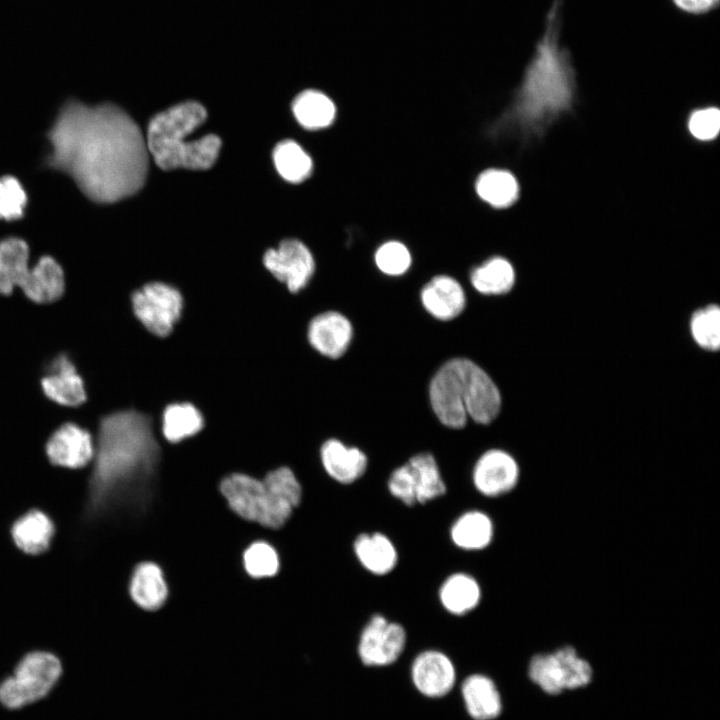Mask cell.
Here are the masks:
<instances>
[{
	"instance_id": "6da1fadb",
	"label": "cell",
	"mask_w": 720,
	"mask_h": 720,
	"mask_svg": "<svg viewBox=\"0 0 720 720\" xmlns=\"http://www.w3.org/2000/svg\"><path fill=\"white\" fill-rule=\"evenodd\" d=\"M47 166L71 176L98 203L137 193L147 177L149 152L140 127L120 107L70 100L47 134Z\"/></svg>"
},
{
	"instance_id": "7a4b0ae2",
	"label": "cell",
	"mask_w": 720,
	"mask_h": 720,
	"mask_svg": "<svg viewBox=\"0 0 720 720\" xmlns=\"http://www.w3.org/2000/svg\"><path fill=\"white\" fill-rule=\"evenodd\" d=\"M558 7L557 2L550 7L514 105L502 118L526 133L542 132L571 106L574 97L575 73L568 51L560 46Z\"/></svg>"
},
{
	"instance_id": "3957f363",
	"label": "cell",
	"mask_w": 720,
	"mask_h": 720,
	"mask_svg": "<svg viewBox=\"0 0 720 720\" xmlns=\"http://www.w3.org/2000/svg\"><path fill=\"white\" fill-rule=\"evenodd\" d=\"M160 447L150 415L124 409L103 416L98 425L91 475L94 494L130 487L147 480L155 470Z\"/></svg>"
},
{
	"instance_id": "277c9868",
	"label": "cell",
	"mask_w": 720,
	"mask_h": 720,
	"mask_svg": "<svg viewBox=\"0 0 720 720\" xmlns=\"http://www.w3.org/2000/svg\"><path fill=\"white\" fill-rule=\"evenodd\" d=\"M429 400L438 420L451 429H461L468 417L489 424L501 409V396L491 377L466 358L445 362L429 385Z\"/></svg>"
},
{
	"instance_id": "5b68a950",
	"label": "cell",
	"mask_w": 720,
	"mask_h": 720,
	"mask_svg": "<svg viewBox=\"0 0 720 720\" xmlns=\"http://www.w3.org/2000/svg\"><path fill=\"white\" fill-rule=\"evenodd\" d=\"M206 109L188 101L156 114L147 128L146 144L156 165L163 170L209 169L217 160L221 139L214 134L194 141L186 137L206 120Z\"/></svg>"
},
{
	"instance_id": "8992f818",
	"label": "cell",
	"mask_w": 720,
	"mask_h": 720,
	"mask_svg": "<svg viewBox=\"0 0 720 720\" xmlns=\"http://www.w3.org/2000/svg\"><path fill=\"white\" fill-rule=\"evenodd\" d=\"M220 490L230 508L243 519L269 528L283 526L293 507L273 495L262 480L243 473L226 476Z\"/></svg>"
},
{
	"instance_id": "52a82bcc",
	"label": "cell",
	"mask_w": 720,
	"mask_h": 720,
	"mask_svg": "<svg viewBox=\"0 0 720 720\" xmlns=\"http://www.w3.org/2000/svg\"><path fill=\"white\" fill-rule=\"evenodd\" d=\"M62 672L59 658L48 651L26 654L14 674L0 684V701L11 709L20 708L44 697Z\"/></svg>"
},
{
	"instance_id": "ba28073f",
	"label": "cell",
	"mask_w": 720,
	"mask_h": 720,
	"mask_svg": "<svg viewBox=\"0 0 720 720\" xmlns=\"http://www.w3.org/2000/svg\"><path fill=\"white\" fill-rule=\"evenodd\" d=\"M387 490L397 501L413 507L444 496L447 485L435 457L429 452H421L392 470L387 479Z\"/></svg>"
},
{
	"instance_id": "9c48e42d",
	"label": "cell",
	"mask_w": 720,
	"mask_h": 720,
	"mask_svg": "<svg viewBox=\"0 0 720 720\" xmlns=\"http://www.w3.org/2000/svg\"><path fill=\"white\" fill-rule=\"evenodd\" d=\"M183 294L174 286L153 281L131 294L134 316L153 336L166 338L172 334L184 312Z\"/></svg>"
},
{
	"instance_id": "30bf717a",
	"label": "cell",
	"mask_w": 720,
	"mask_h": 720,
	"mask_svg": "<svg viewBox=\"0 0 720 720\" xmlns=\"http://www.w3.org/2000/svg\"><path fill=\"white\" fill-rule=\"evenodd\" d=\"M528 675L544 692L555 695L587 685L592 678V668L574 647L567 645L554 652L534 655Z\"/></svg>"
},
{
	"instance_id": "8fae6325",
	"label": "cell",
	"mask_w": 720,
	"mask_h": 720,
	"mask_svg": "<svg viewBox=\"0 0 720 720\" xmlns=\"http://www.w3.org/2000/svg\"><path fill=\"white\" fill-rule=\"evenodd\" d=\"M407 643L405 627L374 613L363 626L357 645L361 662L368 667H383L396 662Z\"/></svg>"
},
{
	"instance_id": "7c38bea8",
	"label": "cell",
	"mask_w": 720,
	"mask_h": 720,
	"mask_svg": "<svg viewBox=\"0 0 720 720\" xmlns=\"http://www.w3.org/2000/svg\"><path fill=\"white\" fill-rule=\"evenodd\" d=\"M263 264L292 294L303 290L315 271L311 251L298 239H285L277 248L268 249Z\"/></svg>"
},
{
	"instance_id": "4fadbf2b",
	"label": "cell",
	"mask_w": 720,
	"mask_h": 720,
	"mask_svg": "<svg viewBox=\"0 0 720 720\" xmlns=\"http://www.w3.org/2000/svg\"><path fill=\"white\" fill-rule=\"evenodd\" d=\"M520 468L515 458L502 449H489L476 460L471 474L474 489L486 498L510 493L518 484Z\"/></svg>"
},
{
	"instance_id": "5bb4252c",
	"label": "cell",
	"mask_w": 720,
	"mask_h": 720,
	"mask_svg": "<svg viewBox=\"0 0 720 720\" xmlns=\"http://www.w3.org/2000/svg\"><path fill=\"white\" fill-rule=\"evenodd\" d=\"M50 464L70 470L89 465L95 455V442L91 433L80 425L67 422L58 427L45 444Z\"/></svg>"
},
{
	"instance_id": "9a60e30c",
	"label": "cell",
	"mask_w": 720,
	"mask_h": 720,
	"mask_svg": "<svg viewBox=\"0 0 720 720\" xmlns=\"http://www.w3.org/2000/svg\"><path fill=\"white\" fill-rule=\"evenodd\" d=\"M411 679L422 695L439 698L454 687L456 669L447 654L437 649H427L415 656L411 665Z\"/></svg>"
},
{
	"instance_id": "2e32d148",
	"label": "cell",
	"mask_w": 720,
	"mask_h": 720,
	"mask_svg": "<svg viewBox=\"0 0 720 720\" xmlns=\"http://www.w3.org/2000/svg\"><path fill=\"white\" fill-rule=\"evenodd\" d=\"M41 388L48 399L62 406L77 407L87 400L84 380L66 353L49 362Z\"/></svg>"
},
{
	"instance_id": "e0dca14e",
	"label": "cell",
	"mask_w": 720,
	"mask_h": 720,
	"mask_svg": "<svg viewBox=\"0 0 720 720\" xmlns=\"http://www.w3.org/2000/svg\"><path fill=\"white\" fill-rule=\"evenodd\" d=\"M10 538L16 549L29 557L49 551L56 534L51 516L39 508H31L18 516L10 526Z\"/></svg>"
},
{
	"instance_id": "ac0fdd59",
	"label": "cell",
	"mask_w": 720,
	"mask_h": 720,
	"mask_svg": "<svg viewBox=\"0 0 720 720\" xmlns=\"http://www.w3.org/2000/svg\"><path fill=\"white\" fill-rule=\"evenodd\" d=\"M353 327L347 317L337 311H325L313 317L307 328V339L319 354L340 358L348 349Z\"/></svg>"
},
{
	"instance_id": "d6986e66",
	"label": "cell",
	"mask_w": 720,
	"mask_h": 720,
	"mask_svg": "<svg viewBox=\"0 0 720 720\" xmlns=\"http://www.w3.org/2000/svg\"><path fill=\"white\" fill-rule=\"evenodd\" d=\"M320 460L327 475L342 485L355 483L368 468V457L360 448L347 446L336 438L322 444Z\"/></svg>"
},
{
	"instance_id": "ffe728a7",
	"label": "cell",
	"mask_w": 720,
	"mask_h": 720,
	"mask_svg": "<svg viewBox=\"0 0 720 720\" xmlns=\"http://www.w3.org/2000/svg\"><path fill=\"white\" fill-rule=\"evenodd\" d=\"M354 556L361 567L374 576H386L397 566L398 549L383 532H362L353 540Z\"/></svg>"
},
{
	"instance_id": "44dd1931",
	"label": "cell",
	"mask_w": 720,
	"mask_h": 720,
	"mask_svg": "<svg viewBox=\"0 0 720 720\" xmlns=\"http://www.w3.org/2000/svg\"><path fill=\"white\" fill-rule=\"evenodd\" d=\"M420 299L425 310L438 320H452L466 305L461 284L448 275H437L424 285Z\"/></svg>"
},
{
	"instance_id": "7402d4cb",
	"label": "cell",
	"mask_w": 720,
	"mask_h": 720,
	"mask_svg": "<svg viewBox=\"0 0 720 720\" xmlns=\"http://www.w3.org/2000/svg\"><path fill=\"white\" fill-rule=\"evenodd\" d=\"M482 587L475 576L465 571L447 575L438 588L441 607L452 616H466L481 603Z\"/></svg>"
},
{
	"instance_id": "603a6c76",
	"label": "cell",
	"mask_w": 720,
	"mask_h": 720,
	"mask_svg": "<svg viewBox=\"0 0 720 720\" xmlns=\"http://www.w3.org/2000/svg\"><path fill=\"white\" fill-rule=\"evenodd\" d=\"M495 535V526L488 513L469 509L458 515L449 528L451 543L466 552H479L488 548Z\"/></svg>"
},
{
	"instance_id": "cb8c5ba5",
	"label": "cell",
	"mask_w": 720,
	"mask_h": 720,
	"mask_svg": "<svg viewBox=\"0 0 720 720\" xmlns=\"http://www.w3.org/2000/svg\"><path fill=\"white\" fill-rule=\"evenodd\" d=\"M34 303L48 304L60 299L65 291V276L60 264L51 256H42L30 269L20 287Z\"/></svg>"
},
{
	"instance_id": "d4e9b609",
	"label": "cell",
	"mask_w": 720,
	"mask_h": 720,
	"mask_svg": "<svg viewBox=\"0 0 720 720\" xmlns=\"http://www.w3.org/2000/svg\"><path fill=\"white\" fill-rule=\"evenodd\" d=\"M465 708L474 720H492L502 711L500 693L491 678L471 674L461 685Z\"/></svg>"
},
{
	"instance_id": "484cf974",
	"label": "cell",
	"mask_w": 720,
	"mask_h": 720,
	"mask_svg": "<svg viewBox=\"0 0 720 720\" xmlns=\"http://www.w3.org/2000/svg\"><path fill=\"white\" fill-rule=\"evenodd\" d=\"M129 593L132 600L145 610H156L166 601L168 589L159 566L152 562L139 564L131 577Z\"/></svg>"
},
{
	"instance_id": "4316f807",
	"label": "cell",
	"mask_w": 720,
	"mask_h": 720,
	"mask_svg": "<svg viewBox=\"0 0 720 720\" xmlns=\"http://www.w3.org/2000/svg\"><path fill=\"white\" fill-rule=\"evenodd\" d=\"M205 426L201 410L192 402H173L162 411L161 431L170 443H179L200 433Z\"/></svg>"
},
{
	"instance_id": "83f0119b",
	"label": "cell",
	"mask_w": 720,
	"mask_h": 720,
	"mask_svg": "<svg viewBox=\"0 0 720 720\" xmlns=\"http://www.w3.org/2000/svg\"><path fill=\"white\" fill-rule=\"evenodd\" d=\"M29 247L20 238L10 237L0 241V294L10 295L27 279Z\"/></svg>"
},
{
	"instance_id": "f1b7e54d",
	"label": "cell",
	"mask_w": 720,
	"mask_h": 720,
	"mask_svg": "<svg viewBox=\"0 0 720 720\" xmlns=\"http://www.w3.org/2000/svg\"><path fill=\"white\" fill-rule=\"evenodd\" d=\"M292 111L299 124L310 130L329 127L337 113L334 102L326 94L313 89L295 97Z\"/></svg>"
},
{
	"instance_id": "f546056e",
	"label": "cell",
	"mask_w": 720,
	"mask_h": 720,
	"mask_svg": "<svg viewBox=\"0 0 720 720\" xmlns=\"http://www.w3.org/2000/svg\"><path fill=\"white\" fill-rule=\"evenodd\" d=\"M476 194L494 208L511 206L519 196L515 177L502 169H487L475 181Z\"/></svg>"
},
{
	"instance_id": "4dcf8cb0",
	"label": "cell",
	"mask_w": 720,
	"mask_h": 720,
	"mask_svg": "<svg viewBox=\"0 0 720 720\" xmlns=\"http://www.w3.org/2000/svg\"><path fill=\"white\" fill-rule=\"evenodd\" d=\"M470 281L479 293L500 295L512 289L515 273L512 265L506 259L493 257L473 269Z\"/></svg>"
},
{
	"instance_id": "1f68e13d",
	"label": "cell",
	"mask_w": 720,
	"mask_h": 720,
	"mask_svg": "<svg viewBox=\"0 0 720 720\" xmlns=\"http://www.w3.org/2000/svg\"><path fill=\"white\" fill-rule=\"evenodd\" d=\"M278 173L291 183H301L313 171V161L304 149L293 140L279 142L273 150Z\"/></svg>"
},
{
	"instance_id": "d6a6232c",
	"label": "cell",
	"mask_w": 720,
	"mask_h": 720,
	"mask_svg": "<svg viewBox=\"0 0 720 720\" xmlns=\"http://www.w3.org/2000/svg\"><path fill=\"white\" fill-rule=\"evenodd\" d=\"M691 332L695 341L708 350L720 346V310L717 305L698 310L691 319Z\"/></svg>"
},
{
	"instance_id": "836d02e7",
	"label": "cell",
	"mask_w": 720,
	"mask_h": 720,
	"mask_svg": "<svg viewBox=\"0 0 720 720\" xmlns=\"http://www.w3.org/2000/svg\"><path fill=\"white\" fill-rule=\"evenodd\" d=\"M377 268L389 276H400L408 271L412 258L409 249L400 241L381 244L374 255Z\"/></svg>"
},
{
	"instance_id": "e575fe53",
	"label": "cell",
	"mask_w": 720,
	"mask_h": 720,
	"mask_svg": "<svg viewBox=\"0 0 720 720\" xmlns=\"http://www.w3.org/2000/svg\"><path fill=\"white\" fill-rule=\"evenodd\" d=\"M247 573L255 578L270 577L279 569V558L274 548L266 542H255L243 556Z\"/></svg>"
},
{
	"instance_id": "d590c367",
	"label": "cell",
	"mask_w": 720,
	"mask_h": 720,
	"mask_svg": "<svg viewBox=\"0 0 720 720\" xmlns=\"http://www.w3.org/2000/svg\"><path fill=\"white\" fill-rule=\"evenodd\" d=\"M262 481L273 495L287 502L293 508L300 504L302 487L289 467L282 466L268 472Z\"/></svg>"
},
{
	"instance_id": "8d00e7d4",
	"label": "cell",
	"mask_w": 720,
	"mask_h": 720,
	"mask_svg": "<svg viewBox=\"0 0 720 720\" xmlns=\"http://www.w3.org/2000/svg\"><path fill=\"white\" fill-rule=\"evenodd\" d=\"M27 203L26 192L13 176L0 178V219L16 220L23 216Z\"/></svg>"
},
{
	"instance_id": "74e56055",
	"label": "cell",
	"mask_w": 720,
	"mask_h": 720,
	"mask_svg": "<svg viewBox=\"0 0 720 720\" xmlns=\"http://www.w3.org/2000/svg\"><path fill=\"white\" fill-rule=\"evenodd\" d=\"M689 130L700 140L715 138L720 130V112L716 108H707L694 112L689 120Z\"/></svg>"
},
{
	"instance_id": "f35d334b",
	"label": "cell",
	"mask_w": 720,
	"mask_h": 720,
	"mask_svg": "<svg viewBox=\"0 0 720 720\" xmlns=\"http://www.w3.org/2000/svg\"><path fill=\"white\" fill-rule=\"evenodd\" d=\"M673 6L680 12L701 16L716 10L720 5V0H670Z\"/></svg>"
}]
</instances>
